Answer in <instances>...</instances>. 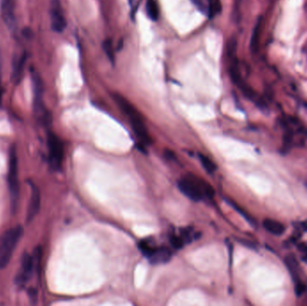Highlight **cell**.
<instances>
[{
	"mask_svg": "<svg viewBox=\"0 0 307 306\" xmlns=\"http://www.w3.org/2000/svg\"><path fill=\"white\" fill-rule=\"evenodd\" d=\"M180 191L194 201H200L208 197L212 199L214 197L215 190L206 180L200 179L195 175H187L178 182Z\"/></svg>",
	"mask_w": 307,
	"mask_h": 306,
	"instance_id": "1",
	"label": "cell"
},
{
	"mask_svg": "<svg viewBox=\"0 0 307 306\" xmlns=\"http://www.w3.org/2000/svg\"><path fill=\"white\" fill-rule=\"evenodd\" d=\"M114 100L117 102L118 105L122 109V112L127 115L130 122L132 123V128L136 133L137 137L141 140L145 145L151 144L152 139L148 131L146 130V125L141 114L137 112L136 108L132 105L127 99L122 97V95L116 93L114 95Z\"/></svg>",
	"mask_w": 307,
	"mask_h": 306,
	"instance_id": "2",
	"label": "cell"
},
{
	"mask_svg": "<svg viewBox=\"0 0 307 306\" xmlns=\"http://www.w3.org/2000/svg\"><path fill=\"white\" fill-rule=\"evenodd\" d=\"M23 233L24 228L21 225H17L6 230L2 234L0 238V268H5L8 265Z\"/></svg>",
	"mask_w": 307,
	"mask_h": 306,
	"instance_id": "3",
	"label": "cell"
},
{
	"mask_svg": "<svg viewBox=\"0 0 307 306\" xmlns=\"http://www.w3.org/2000/svg\"><path fill=\"white\" fill-rule=\"evenodd\" d=\"M8 188L12 213L15 214L18 209L20 199V182L18 178V159L15 146L10 148L9 164H8Z\"/></svg>",
	"mask_w": 307,
	"mask_h": 306,
	"instance_id": "4",
	"label": "cell"
},
{
	"mask_svg": "<svg viewBox=\"0 0 307 306\" xmlns=\"http://www.w3.org/2000/svg\"><path fill=\"white\" fill-rule=\"evenodd\" d=\"M32 81L34 87V112L38 121L42 122L44 125H49L51 122V116L44 103V84L43 80L40 77L39 74L33 71L32 73Z\"/></svg>",
	"mask_w": 307,
	"mask_h": 306,
	"instance_id": "5",
	"label": "cell"
},
{
	"mask_svg": "<svg viewBox=\"0 0 307 306\" xmlns=\"http://www.w3.org/2000/svg\"><path fill=\"white\" fill-rule=\"evenodd\" d=\"M48 146H49V158L50 166L58 170L62 165L64 158V146L62 141L54 133L48 134Z\"/></svg>",
	"mask_w": 307,
	"mask_h": 306,
	"instance_id": "6",
	"label": "cell"
},
{
	"mask_svg": "<svg viewBox=\"0 0 307 306\" xmlns=\"http://www.w3.org/2000/svg\"><path fill=\"white\" fill-rule=\"evenodd\" d=\"M49 16L51 29L56 33H62L67 27L60 0H49Z\"/></svg>",
	"mask_w": 307,
	"mask_h": 306,
	"instance_id": "7",
	"label": "cell"
},
{
	"mask_svg": "<svg viewBox=\"0 0 307 306\" xmlns=\"http://www.w3.org/2000/svg\"><path fill=\"white\" fill-rule=\"evenodd\" d=\"M34 268L33 256L25 253L21 261V269L15 277V284L19 287H24L25 283L32 277Z\"/></svg>",
	"mask_w": 307,
	"mask_h": 306,
	"instance_id": "8",
	"label": "cell"
},
{
	"mask_svg": "<svg viewBox=\"0 0 307 306\" xmlns=\"http://www.w3.org/2000/svg\"><path fill=\"white\" fill-rule=\"evenodd\" d=\"M32 194L30 199L27 213H26V223H29L35 219V217L39 213L41 209V191L37 185L34 184L31 180H28Z\"/></svg>",
	"mask_w": 307,
	"mask_h": 306,
	"instance_id": "9",
	"label": "cell"
},
{
	"mask_svg": "<svg viewBox=\"0 0 307 306\" xmlns=\"http://www.w3.org/2000/svg\"><path fill=\"white\" fill-rule=\"evenodd\" d=\"M0 11L7 27L9 29H15L16 25L15 0H0Z\"/></svg>",
	"mask_w": 307,
	"mask_h": 306,
	"instance_id": "10",
	"label": "cell"
},
{
	"mask_svg": "<svg viewBox=\"0 0 307 306\" xmlns=\"http://www.w3.org/2000/svg\"><path fill=\"white\" fill-rule=\"evenodd\" d=\"M197 8L210 17L219 14L221 10L220 0H191Z\"/></svg>",
	"mask_w": 307,
	"mask_h": 306,
	"instance_id": "11",
	"label": "cell"
},
{
	"mask_svg": "<svg viewBox=\"0 0 307 306\" xmlns=\"http://www.w3.org/2000/svg\"><path fill=\"white\" fill-rule=\"evenodd\" d=\"M27 59L26 52H22L17 56L14 57L13 59V67H12V82L18 85L22 80L23 72L25 68V62Z\"/></svg>",
	"mask_w": 307,
	"mask_h": 306,
	"instance_id": "12",
	"label": "cell"
},
{
	"mask_svg": "<svg viewBox=\"0 0 307 306\" xmlns=\"http://www.w3.org/2000/svg\"><path fill=\"white\" fill-rule=\"evenodd\" d=\"M171 258H172V252L170 249L167 247H156L154 253H152L147 259L152 264H161L169 262Z\"/></svg>",
	"mask_w": 307,
	"mask_h": 306,
	"instance_id": "13",
	"label": "cell"
},
{
	"mask_svg": "<svg viewBox=\"0 0 307 306\" xmlns=\"http://www.w3.org/2000/svg\"><path fill=\"white\" fill-rule=\"evenodd\" d=\"M263 227L268 233L274 235H281L286 231L285 225L274 219H265L263 221Z\"/></svg>",
	"mask_w": 307,
	"mask_h": 306,
	"instance_id": "14",
	"label": "cell"
},
{
	"mask_svg": "<svg viewBox=\"0 0 307 306\" xmlns=\"http://www.w3.org/2000/svg\"><path fill=\"white\" fill-rule=\"evenodd\" d=\"M285 263H286V266L288 267V270L291 273L292 275L293 279L294 281L297 282L299 279V264H298V260L295 257V255L293 254H288V256L285 259Z\"/></svg>",
	"mask_w": 307,
	"mask_h": 306,
	"instance_id": "15",
	"label": "cell"
},
{
	"mask_svg": "<svg viewBox=\"0 0 307 306\" xmlns=\"http://www.w3.org/2000/svg\"><path fill=\"white\" fill-rule=\"evenodd\" d=\"M261 27H262V17L259 18L256 25L254 26L251 41H250V48L252 52H257L259 49V42H260V34H261Z\"/></svg>",
	"mask_w": 307,
	"mask_h": 306,
	"instance_id": "16",
	"label": "cell"
},
{
	"mask_svg": "<svg viewBox=\"0 0 307 306\" xmlns=\"http://www.w3.org/2000/svg\"><path fill=\"white\" fill-rule=\"evenodd\" d=\"M146 14L148 17L153 21H156L159 18L160 11L156 0H147L146 4Z\"/></svg>",
	"mask_w": 307,
	"mask_h": 306,
	"instance_id": "17",
	"label": "cell"
},
{
	"mask_svg": "<svg viewBox=\"0 0 307 306\" xmlns=\"http://www.w3.org/2000/svg\"><path fill=\"white\" fill-rule=\"evenodd\" d=\"M138 248L141 251V253L146 256V258H149L152 253H154V251L156 250V246H155L153 243H150L147 240H144L138 243Z\"/></svg>",
	"mask_w": 307,
	"mask_h": 306,
	"instance_id": "18",
	"label": "cell"
},
{
	"mask_svg": "<svg viewBox=\"0 0 307 306\" xmlns=\"http://www.w3.org/2000/svg\"><path fill=\"white\" fill-rule=\"evenodd\" d=\"M199 157H200V162H201V165L203 166L207 172H209V173H214L217 171V166H216V164H215L213 161L210 159V157H208L207 156H205L203 154H200L199 155Z\"/></svg>",
	"mask_w": 307,
	"mask_h": 306,
	"instance_id": "19",
	"label": "cell"
},
{
	"mask_svg": "<svg viewBox=\"0 0 307 306\" xmlns=\"http://www.w3.org/2000/svg\"><path fill=\"white\" fill-rule=\"evenodd\" d=\"M102 48L104 52L106 54L110 61H112V63L114 62V50H113V47H112V43L111 40H105L103 43H102Z\"/></svg>",
	"mask_w": 307,
	"mask_h": 306,
	"instance_id": "20",
	"label": "cell"
},
{
	"mask_svg": "<svg viewBox=\"0 0 307 306\" xmlns=\"http://www.w3.org/2000/svg\"><path fill=\"white\" fill-rule=\"evenodd\" d=\"M42 256H43V249L42 247H36L34 251L33 254V260H34V266L35 270L39 271L40 267H41V263H42Z\"/></svg>",
	"mask_w": 307,
	"mask_h": 306,
	"instance_id": "21",
	"label": "cell"
},
{
	"mask_svg": "<svg viewBox=\"0 0 307 306\" xmlns=\"http://www.w3.org/2000/svg\"><path fill=\"white\" fill-rule=\"evenodd\" d=\"M169 239H170L171 244L176 250H180L185 244L183 239L181 238V236L180 235H177L175 233H172Z\"/></svg>",
	"mask_w": 307,
	"mask_h": 306,
	"instance_id": "22",
	"label": "cell"
},
{
	"mask_svg": "<svg viewBox=\"0 0 307 306\" xmlns=\"http://www.w3.org/2000/svg\"><path fill=\"white\" fill-rule=\"evenodd\" d=\"M228 203H229L233 208H234L235 210H237L240 214L242 215L243 217H244V219H247V221L250 222V223H252V224H254L255 222L254 221V219H252V217H250L245 211H244V209H242V208H240V206L239 205L236 204V203H234V201H232V200H228Z\"/></svg>",
	"mask_w": 307,
	"mask_h": 306,
	"instance_id": "23",
	"label": "cell"
},
{
	"mask_svg": "<svg viewBox=\"0 0 307 306\" xmlns=\"http://www.w3.org/2000/svg\"><path fill=\"white\" fill-rule=\"evenodd\" d=\"M140 2H141V0H129V5H130V7H131L132 17H134L135 15H136V11H137V8L139 6Z\"/></svg>",
	"mask_w": 307,
	"mask_h": 306,
	"instance_id": "24",
	"label": "cell"
},
{
	"mask_svg": "<svg viewBox=\"0 0 307 306\" xmlns=\"http://www.w3.org/2000/svg\"><path fill=\"white\" fill-rule=\"evenodd\" d=\"M306 289H307V287H306L305 284L301 280L295 282V291H296V294L298 296L303 295L305 291H306Z\"/></svg>",
	"mask_w": 307,
	"mask_h": 306,
	"instance_id": "25",
	"label": "cell"
},
{
	"mask_svg": "<svg viewBox=\"0 0 307 306\" xmlns=\"http://www.w3.org/2000/svg\"><path fill=\"white\" fill-rule=\"evenodd\" d=\"M298 250L300 252H302L305 256H307V243H301L300 244H298Z\"/></svg>",
	"mask_w": 307,
	"mask_h": 306,
	"instance_id": "26",
	"label": "cell"
},
{
	"mask_svg": "<svg viewBox=\"0 0 307 306\" xmlns=\"http://www.w3.org/2000/svg\"><path fill=\"white\" fill-rule=\"evenodd\" d=\"M29 296L31 300L34 301V303L36 302V296H37V292L34 288H31L29 290Z\"/></svg>",
	"mask_w": 307,
	"mask_h": 306,
	"instance_id": "27",
	"label": "cell"
},
{
	"mask_svg": "<svg viewBox=\"0 0 307 306\" xmlns=\"http://www.w3.org/2000/svg\"><path fill=\"white\" fill-rule=\"evenodd\" d=\"M166 156L169 159H174V160L176 159L175 154L173 151L166 150Z\"/></svg>",
	"mask_w": 307,
	"mask_h": 306,
	"instance_id": "28",
	"label": "cell"
},
{
	"mask_svg": "<svg viewBox=\"0 0 307 306\" xmlns=\"http://www.w3.org/2000/svg\"><path fill=\"white\" fill-rule=\"evenodd\" d=\"M304 261L307 263V256H305V257H304Z\"/></svg>",
	"mask_w": 307,
	"mask_h": 306,
	"instance_id": "29",
	"label": "cell"
},
{
	"mask_svg": "<svg viewBox=\"0 0 307 306\" xmlns=\"http://www.w3.org/2000/svg\"><path fill=\"white\" fill-rule=\"evenodd\" d=\"M0 74H1V56H0Z\"/></svg>",
	"mask_w": 307,
	"mask_h": 306,
	"instance_id": "30",
	"label": "cell"
}]
</instances>
